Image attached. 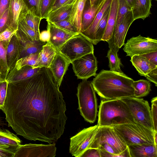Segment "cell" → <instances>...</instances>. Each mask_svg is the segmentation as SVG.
I'll return each instance as SVG.
<instances>
[{
    "instance_id": "74e56055",
    "label": "cell",
    "mask_w": 157,
    "mask_h": 157,
    "mask_svg": "<svg viewBox=\"0 0 157 157\" xmlns=\"http://www.w3.org/2000/svg\"><path fill=\"white\" fill-rule=\"evenodd\" d=\"M57 0H41L40 7L41 18L46 19Z\"/></svg>"
},
{
    "instance_id": "94428289",
    "label": "cell",
    "mask_w": 157,
    "mask_h": 157,
    "mask_svg": "<svg viewBox=\"0 0 157 157\" xmlns=\"http://www.w3.org/2000/svg\"></svg>"
},
{
    "instance_id": "8992f818",
    "label": "cell",
    "mask_w": 157,
    "mask_h": 157,
    "mask_svg": "<svg viewBox=\"0 0 157 157\" xmlns=\"http://www.w3.org/2000/svg\"><path fill=\"white\" fill-rule=\"evenodd\" d=\"M93 44L80 33L67 40L59 51L71 63L87 54L94 53Z\"/></svg>"
},
{
    "instance_id": "db71d44e",
    "label": "cell",
    "mask_w": 157,
    "mask_h": 157,
    "mask_svg": "<svg viewBox=\"0 0 157 157\" xmlns=\"http://www.w3.org/2000/svg\"><path fill=\"white\" fill-rule=\"evenodd\" d=\"M135 0H126L128 3L132 8L133 6Z\"/></svg>"
},
{
    "instance_id": "4316f807",
    "label": "cell",
    "mask_w": 157,
    "mask_h": 157,
    "mask_svg": "<svg viewBox=\"0 0 157 157\" xmlns=\"http://www.w3.org/2000/svg\"><path fill=\"white\" fill-rule=\"evenodd\" d=\"M87 0H75L68 18V20L79 33L81 29L82 17Z\"/></svg>"
},
{
    "instance_id": "d590c367",
    "label": "cell",
    "mask_w": 157,
    "mask_h": 157,
    "mask_svg": "<svg viewBox=\"0 0 157 157\" xmlns=\"http://www.w3.org/2000/svg\"><path fill=\"white\" fill-rule=\"evenodd\" d=\"M39 54V53L31 54L20 58L16 62L15 68L19 70L25 66H29L35 68Z\"/></svg>"
},
{
    "instance_id": "d6986e66",
    "label": "cell",
    "mask_w": 157,
    "mask_h": 157,
    "mask_svg": "<svg viewBox=\"0 0 157 157\" xmlns=\"http://www.w3.org/2000/svg\"><path fill=\"white\" fill-rule=\"evenodd\" d=\"M40 68H35L29 66H25L19 70H17L14 67L8 73L6 80L9 83L26 79L36 74Z\"/></svg>"
},
{
    "instance_id": "e575fe53",
    "label": "cell",
    "mask_w": 157,
    "mask_h": 157,
    "mask_svg": "<svg viewBox=\"0 0 157 157\" xmlns=\"http://www.w3.org/2000/svg\"><path fill=\"white\" fill-rule=\"evenodd\" d=\"M42 19L31 10H29L25 14L21 21L33 29L40 32L39 26Z\"/></svg>"
},
{
    "instance_id": "b9f144b4",
    "label": "cell",
    "mask_w": 157,
    "mask_h": 157,
    "mask_svg": "<svg viewBox=\"0 0 157 157\" xmlns=\"http://www.w3.org/2000/svg\"><path fill=\"white\" fill-rule=\"evenodd\" d=\"M54 23L57 26L68 31L78 33L76 28L68 20V18Z\"/></svg>"
},
{
    "instance_id": "83f0119b",
    "label": "cell",
    "mask_w": 157,
    "mask_h": 157,
    "mask_svg": "<svg viewBox=\"0 0 157 157\" xmlns=\"http://www.w3.org/2000/svg\"><path fill=\"white\" fill-rule=\"evenodd\" d=\"M131 58L130 61L140 76H145L157 66L153 64L141 55H135Z\"/></svg>"
},
{
    "instance_id": "9c48e42d",
    "label": "cell",
    "mask_w": 157,
    "mask_h": 157,
    "mask_svg": "<svg viewBox=\"0 0 157 157\" xmlns=\"http://www.w3.org/2000/svg\"><path fill=\"white\" fill-rule=\"evenodd\" d=\"M127 56L142 55L157 51V40L140 35L128 40L123 48Z\"/></svg>"
},
{
    "instance_id": "d6a6232c",
    "label": "cell",
    "mask_w": 157,
    "mask_h": 157,
    "mask_svg": "<svg viewBox=\"0 0 157 157\" xmlns=\"http://www.w3.org/2000/svg\"><path fill=\"white\" fill-rule=\"evenodd\" d=\"M134 97L140 98L147 95L151 90L150 82L146 80L140 79L133 82Z\"/></svg>"
},
{
    "instance_id": "ffe728a7",
    "label": "cell",
    "mask_w": 157,
    "mask_h": 157,
    "mask_svg": "<svg viewBox=\"0 0 157 157\" xmlns=\"http://www.w3.org/2000/svg\"><path fill=\"white\" fill-rule=\"evenodd\" d=\"M130 157H157L155 144H139L128 146Z\"/></svg>"
},
{
    "instance_id": "1f68e13d",
    "label": "cell",
    "mask_w": 157,
    "mask_h": 157,
    "mask_svg": "<svg viewBox=\"0 0 157 157\" xmlns=\"http://www.w3.org/2000/svg\"><path fill=\"white\" fill-rule=\"evenodd\" d=\"M46 43L39 40L35 41H28L21 43L20 58L31 54L39 53L42 49L43 46Z\"/></svg>"
},
{
    "instance_id": "60d3db41",
    "label": "cell",
    "mask_w": 157,
    "mask_h": 157,
    "mask_svg": "<svg viewBox=\"0 0 157 157\" xmlns=\"http://www.w3.org/2000/svg\"><path fill=\"white\" fill-rule=\"evenodd\" d=\"M151 115L155 132H157V97L151 100Z\"/></svg>"
},
{
    "instance_id": "52a82bcc",
    "label": "cell",
    "mask_w": 157,
    "mask_h": 157,
    "mask_svg": "<svg viewBox=\"0 0 157 157\" xmlns=\"http://www.w3.org/2000/svg\"><path fill=\"white\" fill-rule=\"evenodd\" d=\"M121 99L129 108L135 123L154 131L151 108L148 101L143 98L134 97Z\"/></svg>"
},
{
    "instance_id": "603a6c76",
    "label": "cell",
    "mask_w": 157,
    "mask_h": 157,
    "mask_svg": "<svg viewBox=\"0 0 157 157\" xmlns=\"http://www.w3.org/2000/svg\"><path fill=\"white\" fill-rule=\"evenodd\" d=\"M75 0H70L48 14L46 21L52 23L68 18Z\"/></svg>"
},
{
    "instance_id": "ac0fdd59",
    "label": "cell",
    "mask_w": 157,
    "mask_h": 157,
    "mask_svg": "<svg viewBox=\"0 0 157 157\" xmlns=\"http://www.w3.org/2000/svg\"><path fill=\"white\" fill-rule=\"evenodd\" d=\"M57 52L49 41H47L39 53L35 68H49Z\"/></svg>"
},
{
    "instance_id": "bcb514c9",
    "label": "cell",
    "mask_w": 157,
    "mask_h": 157,
    "mask_svg": "<svg viewBox=\"0 0 157 157\" xmlns=\"http://www.w3.org/2000/svg\"><path fill=\"white\" fill-rule=\"evenodd\" d=\"M81 157H101L99 149L96 148H89L82 154Z\"/></svg>"
},
{
    "instance_id": "7c38bea8",
    "label": "cell",
    "mask_w": 157,
    "mask_h": 157,
    "mask_svg": "<svg viewBox=\"0 0 157 157\" xmlns=\"http://www.w3.org/2000/svg\"><path fill=\"white\" fill-rule=\"evenodd\" d=\"M56 151L55 143L48 144L29 143L21 144L14 157H54Z\"/></svg>"
},
{
    "instance_id": "44dd1931",
    "label": "cell",
    "mask_w": 157,
    "mask_h": 157,
    "mask_svg": "<svg viewBox=\"0 0 157 157\" xmlns=\"http://www.w3.org/2000/svg\"><path fill=\"white\" fill-rule=\"evenodd\" d=\"M118 0H112L106 29L101 40L107 41L112 37L116 24Z\"/></svg>"
},
{
    "instance_id": "91938a15",
    "label": "cell",
    "mask_w": 157,
    "mask_h": 157,
    "mask_svg": "<svg viewBox=\"0 0 157 157\" xmlns=\"http://www.w3.org/2000/svg\"><path fill=\"white\" fill-rule=\"evenodd\" d=\"M155 0L157 1V0Z\"/></svg>"
},
{
    "instance_id": "6da1fadb",
    "label": "cell",
    "mask_w": 157,
    "mask_h": 157,
    "mask_svg": "<svg viewBox=\"0 0 157 157\" xmlns=\"http://www.w3.org/2000/svg\"><path fill=\"white\" fill-rule=\"evenodd\" d=\"M49 69L8 84L2 110L8 126L30 140L51 144L63 134L67 119L62 93Z\"/></svg>"
},
{
    "instance_id": "6f0895ef",
    "label": "cell",
    "mask_w": 157,
    "mask_h": 157,
    "mask_svg": "<svg viewBox=\"0 0 157 157\" xmlns=\"http://www.w3.org/2000/svg\"><path fill=\"white\" fill-rule=\"evenodd\" d=\"M94 0H90L91 6H92Z\"/></svg>"
},
{
    "instance_id": "7a4b0ae2",
    "label": "cell",
    "mask_w": 157,
    "mask_h": 157,
    "mask_svg": "<svg viewBox=\"0 0 157 157\" xmlns=\"http://www.w3.org/2000/svg\"><path fill=\"white\" fill-rule=\"evenodd\" d=\"M133 81L124 73L102 69L91 82L100 97L110 100L134 97Z\"/></svg>"
},
{
    "instance_id": "9f6ffc18",
    "label": "cell",
    "mask_w": 157,
    "mask_h": 157,
    "mask_svg": "<svg viewBox=\"0 0 157 157\" xmlns=\"http://www.w3.org/2000/svg\"><path fill=\"white\" fill-rule=\"evenodd\" d=\"M154 139L155 144L157 146V132H155Z\"/></svg>"
},
{
    "instance_id": "3957f363",
    "label": "cell",
    "mask_w": 157,
    "mask_h": 157,
    "mask_svg": "<svg viewBox=\"0 0 157 157\" xmlns=\"http://www.w3.org/2000/svg\"><path fill=\"white\" fill-rule=\"evenodd\" d=\"M102 99L99 106L98 127L135 123L129 108L121 98Z\"/></svg>"
},
{
    "instance_id": "680465c9",
    "label": "cell",
    "mask_w": 157,
    "mask_h": 157,
    "mask_svg": "<svg viewBox=\"0 0 157 157\" xmlns=\"http://www.w3.org/2000/svg\"><path fill=\"white\" fill-rule=\"evenodd\" d=\"M0 80H1V75H0Z\"/></svg>"
},
{
    "instance_id": "ba28073f",
    "label": "cell",
    "mask_w": 157,
    "mask_h": 157,
    "mask_svg": "<svg viewBox=\"0 0 157 157\" xmlns=\"http://www.w3.org/2000/svg\"><path fill=\"white\" fill-rule=\"evenodd\" d=\"M104 143H106L112 146L117 155L121 153L128 147L111 126L98 127L88 148H98L100 145Z\"/></svg>"
},
{
    "instance_id": "816d5d0a",
    "label": "cell",
    "mask_w": 157,
    "mask_h": 157,
    "mask_svg": "<svg viewBox=\"0 0 157 157\" xmlns=\"http://www.w3.org/2000/svg\"><path fill=\"white\" fill-rule=\"evenodd\" d=\"M70 0H57L52 10H53L64 4Z\"/></svg>"
},
{
    "instance_id": "cb8c5ba5",
    "label": "cell",
    "mask_w": 157,
    "mask_h": 157,
    "mask_svg": "<svg viewBox=\"0 0 157 157\" xmlns=\"http://www.w3.org/2000/svg\"><path fill=\"white\" fill-rule=\"evenodd\" d=\"M109 44V49L108 50L106 57L109 61V67L111 71L121 73H124L121 69L122 66L121 59L118 57L116 47L114 44L113 35L112 38L107 41Z\"/></svg>"
},
{
    "instance_id": "5bb4252c",
    "label": "cell",
    "mask_w": 157,
    "mask_h": 157,
    "mask_svg": "<svg viewBox=\"0 0 157 157\" xmlns=\"http://www.w3.org/2000/svg\"><path fill=\"white\" fill-rule=\"evenodd\" d=\"M71 63L64 56L57 51L49 68L59 88Z\"/></svg>"
},
{
    "instance_id": "ab89813d",
    "label": "cell",
    "mask_w": 157,
    "mask_h": 157,
    "mask_svg": "<svg viewBox=\"0 0 157 157\" xmlns=\"http://www.w3.org/2000/svg\"><path fill=\"white\" fill-rule=\"evenodd\" d=\"M41 0H23L28 10H33L35 14L41 17L40 7Z\"/></svg>"
},
{
    "instance_id": "c3c4849f",
    "label": "cell",
    "mask_w": 157,
    "mask_h": 157,
    "mask_svg": "<svg viewBox=\"0 0 157 157\" xmlns=\"http://www.w3.org/2000/svg\"><path fill=\"white\" fill-rule=\"evenodd\" d=\"M150 82H153L157 86V67L154 69L145 76Z\"/></svg>"
},
{
    "instance_id": "7bdbcfd3",
    "label": "cell",
    "mask_w": 157,
    "mask_h": 157,
    "mask_svg": "<svg viewBox=\"0 0 157 157\" xmlns=\"http://www.w3.org/2000/svg\"><path fill=\"white\" fill-rule=\"evenodd\" d=\"M17 148L0 144V157H14Z\"/></svg>"
},
{
    "instance_id": "8d00e7d4",
    "label": "cell",
    "mask_w": 157,
    "mask_h": 157,
    "mask_svg": "<svg viewBox=\"0 0 157 157\" xmlns=\"http://www.w3.org/2000/svg\"><path fill=\"white\" fill-rule=\"evenodd\" d=\"M132 11V7L126 0H118L117 19L116 25L119 24L126 14Z\"/></svg>"
},
{
    "instance_id": "484cf974",
    "label": "cell",
    "mask_w": 157,
    "mask_h": 157,
    "mask_svg": "<svg viewBox=\"0 0 157 157\" xmlns=\"http://www.w3.org/2000/svg\"><path fill=\"white\" fill-rule=\"evenodd\" d=\"M40 32L36 31L22 21L20 23L15 35L21 43L40 40Z\"/></svg>"
},
{
    "instance_id": "4fadbf2b",
    "label": "cell",
    "mask_w": 157,
    "mask_h": 157,
    "mask_svg": "<svg viewBox=\"0 0 157 157\" xmlns=\"http://www.w3.org/2000/svg\"><path fill=\"white\" fill-rule=\"evenodd\" d=\"M47 29L50 33L49 42L58 51L69 39L79 33L71 32L62 29L48 21Z\"/></svg>"
},
{
    "instance_id": "836d02e7",
    "label": "cell",
    "mask_w": 157,
    "mask_h": 157,
    "mask_svg": "<svg viewBox=\"0 0 157 157\" xmlns=\"http://www.w3.org/2000/svg\"><path fill=\"white\" fill-rule=\"evenodd\" d=\"M110 10V6L105 12L103 16L98 25L93 35L92 43L96 45L103 37L106 26Z\"/></svg>"
},
{
    "instance_id": "8fae6325",
    "label": "cell",
    "mask_w": 157,
    "mask_h": 157,
    "mask_svg": "<svg viewBox=\"0 0 157 157\" xmlns=\"http://www.w3.org/2000/svg\"><path fill=\"white\" fill-rule=\"evenodd\" d=\"M75 75L78 79H88L96 75L98 61L94 53L86 55L71 62Z\"/></svg>"
},
{
    "instance_id": "681fc988",
    "label": "cell",
    "mask_w": 157,
    "mask_h": 157,
    "mask_svg": "<svg viewBox=\"0 0 157 157\" xmlns=\"http://www.w3.org/2000/svg\"><path fill=\"white\" fill-rule=\"evenodd\" d=\"M10 0H0V18L4 12L9 8Z\"/></svg>"
},
{
    "instance_id": "7dc6e473",
    "label": "cell",
    "mask_w": 157,
    "mask_h": 157,
    "mask_svg": "<svg viewBox=\"0 0 157 157\" xmlns=\"http://www.w3.org/2000/svg\"><path fill=\"white\" fill-rule=\"evenodd\" d=\"M141 56L146 58L153 64L157 66V51L146 53Z\"/></svg>"
},
{
    "instance_id": "f907efd6",
    "label": "cell",
    "mask_w": 157,
    "mask_h": 157,
    "mask_svg": "<svg viewBox=\"0 0 157 157\" xmlns=\"http://www.w3.org/2000/svg\"><path fill=\"white\" fill-rule=\"evenodd\" d=\"M50 36L49 31L47 29V30L43 31L40 33V40L41 41L47 42L49 40Z\"/></svg>"
},
{
    "instance_id": "5b68a950",
    "label": "cell",
    "mask_w": 157,
    "mask_h": 157,
    "mask_svg": "<svg viewBox=\"0 0 157 157\" xmlns=\"http://www.w3.org/2000/svg\"><path fill=\"white\" fill-rule=\"evenodd\" d=\"M127 146L139 144H155V131L136 123L112 126Z\"/></svg>"
},
{
    "instance_id": "d4e9b609",
    "label": "cell",
    "mask_w": 157,
    "mask_h": 157,
    "mask_svg": "<svg viewBox=\"0 0 157 157\" xmlns=\"http://www.w3.org/2000/svg\"><path fill=\"white\" fill-rule=\"evenodd\" d=\"M152 0H135L132 8L134 20L141 19L144 20L151 13L150 11Z\"/></svg>"
},
{
    "instance_id": "4dcf8cb0",
    "label": "cell",
    "mask_w": 157,
    "mask_h": 157,
    "mask_svg": "<svg viewBox=\"0 0 157 157\" xmlns=\"http://www.w3.org/2000/svg\"><path fill=\"white\" fill-rule=\"evenodd\" d=\"M10 41L0 42V74L1 80L6 79L9 72L6 59V50Z\"/></svg>"
},
{
    "instance_id": "f35d334b",
    "label": "cell",
    "mask_w": 157,
    "mask_h": 157,
    "mask_svg": "<svg viewBox=\"0 0 157 157\" xmlns=\"http://www.w3.org/2000/svg\"><path fill=\"white\" fill-rule=\"evenodd\" d=\"M8 29H12L9 8L4 12L0 18V33Z\"/></svg>"
},
{
    "instance_id": "2e32d148",
    "label": "cell",
    "mask_w": 157,
    "mask_h": 157,
    "mask_svg": "<svg viewBox=\"0 0 157 157\" xmlns=\"http://www.w3.org/2000/svg\"><path fill=\"white\" fill-rule=\"evenodd\" d=\"M9 9L11 29L17 31L28 9L23 0H10Z\"/></svg>"
},
{
    "instance_id": "e0dca14e",
    "label": "cell",
    "mask_w": 157,
    "mask_h": 157,
    "mask_svg": "<svg viewBox=\"0 0 157 157\" xmlns=\"http://www.w3.org/2000/svg\"><path fill=\"white\" fill-rule=\"evenodd\" d=\"M21 47L22 44L15 34L10 39L6 50L9 72L15 67L16 62L20 59Z\"/></svg>"
},
{
    "instance_id": "f5cc1de1",
    "label": "cell",
    "mask_w": 157,
    "mask_h": 157,
    "mask_svg": "<svg viewBox=\"0 0 157 157\" xmlns=\"http://www.w3.org/2000/svg\"><path fill=\"white\" fill-rule=\"evenodd\" d=\"M105 0H94L92 6L94 8H98Z\"/></svg>"
},
{
    "instance_id": "9a60e30c",
    "label": "cell",
    "mask_w": 157,
    "mask_h": 157,
    "mask_svg": "<svg viewBox=\"0 0 157 157\" xmlns=\"http://www.w3.org/2000/svg\"><path fill=\"white\" fill-rule=\"evenodd\" d=\"M134 21V20L131 11L126 14L119 24L115 25L113 35L114 44L117 52L124 44V40L127 32Z\"/></svg>"
},
{
    "instance_id": "f1b7e54d",
    "label": "cell",
    "mask_w": 157,
    "mask_h": 157,
    "mask_svg": "<svg viewBox=\"0 0 157 157\" xmlns=\"http://www.w3.org/2000/svg\"><path fill=\"white\" fill-rule=\"evenodd\" d=\"M112 1V0H106L90 25L86 30L79 33L89 40L91 43L96 27L103 17L105 12L110 6Z\"/></svg>"
},
{
    "instance_id": "11a10c76",
    "label": "cell",
    "mask_w": 157,
    "mask_h": 157,
    "mask_svg": "<svg viewBox=\"0 0 157 157\" xmlns=\"http://www.w3.org/2000/svg\"><path fill=\"white\" fill-rule=\"evenodd\" d=\"M6 125V124L5 123L3 117H2L0 115V125L3 126Z\"/></svg>"
},
{
    "instance_id": "f546056e",
    "label": "cell",
    "mask_w": 157,
    "mask_h": 157,
    "mask_svg": "<svg viewBox=\"0 0 157 157\" xmlns=\"http://www.w3.org/2000/svg\"><path fill=\"white\" fill-rule=\"evenodd\" d=\"M21 142L16 135L8 130L0 128V144L18 148Z\"/></svg>"
},
{
    "instance_id": "ee69618b",
    "label": "cell",
    "mask_w": 157,
    "mask_h": 157,
    "mask_svg": "<svg viewBox=\"0 0 157 157\" xmlns=\"http://www.w3.org/2000/svg\"><path fill=\"white\" fill-rule=\"evenodd\" d=\"M8 82L6 80H0V109L3 108L6 96Z\"/></svg>"
},
{
    "instance_id": "7402d4cb",
    "label": "cell",
    "mask_w": 157,
    "mask_h": 157,
    "mask_svg": "<svg viewBox=\"0 0 157 157\" xmlns=\"http://www.w3.org/2000/svg\"><path fill=\"white\" fill-rule=\"evenodd\" d=\"M105 0L97 8L91 6L90 0H86L82 13L81 29L79 33L86 30L90 25Z\"/></svg>"
},
{
    "instance_id": "277c9868",
    "label": "cell",
    "mask_w": 157,
    "mask_h": 157,
    "mask_svg": "<svg viewBox=\"0 0 157 157\" xmlns=\"http://www.w3.org/2000/svg\"><path fill=\"white\" fill-rule=\"evenodd\" d=\"M78 109L84 119L91 123L96 119L98 105L95 91L91 82L82 79L77 87Z\"/></svg>"
},
{
    "instance_id": "f6af8a7d",
    "label": "cell",
    "mask_w": 157,
    "mask_h": 157,
    "mask_svg": "<svg viewBox=\"0 0 157 157\" xmlns=\"http://www.w3.org/2000/svg\"><path fill=\"white\" fill-rule=\"evenodd\" d=\"M17 31L8 29L0 33V42L10 41L12 37L16 33Z\"/></svg>"
},
{
    "instance_id": "30bf717a",
    "label": "cell",
    "mask_w": 157,
    "mask_h": 157,
    "mask_svg": "<svg viewBox=\"0 0 157 157\" xmlns=\"http://www.w3.org/2000/svg\"><path fill=\"white\" fill-rule=\"evenodd\" d=\"M98 128V124L85 128L70 139L69 152L75 157H81L88 148Z\"/></svg>"
}]
</instances>
